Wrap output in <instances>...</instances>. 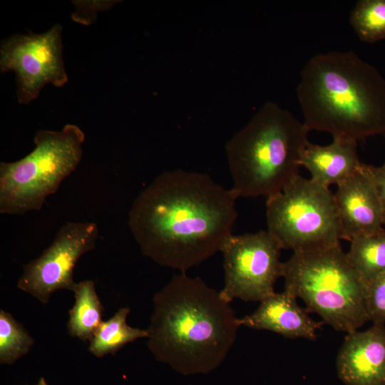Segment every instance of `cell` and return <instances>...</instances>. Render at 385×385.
Returning a JSON list of instances; mask_svg holds the SVG:
<instances>
[{
  "instance_id": "1",
  "label": "cell",
  "mask_w": 385,
  "mask_h": 385,
  "mask_svg": "<svg viewBox=\"0 0 385 385\" xmlns=\"http://www.w3.org/2000/svg\"><path fill=\"white\" fill-rule=\"evenodd\" d=\"M236 200L207 174L166 171L134 200L128 227L145 257L185 272L220 252L237 216Z\"/></svg>"
},
{
  "instance_id": "2",
  "label": "cell",
  "mask_w": 385,
  "mask_h": 385,
  "mask_svg": "<svg viewBox=\"0 0 385 385\" xmlns=\"http://www.w3.org/2000/svg\"><path fill=\"white\" fill-rule=\"evenodd\" d=\"M153 302L147 346L157 361L188 375L209 372L226 359L240 324L220 291L181 272Z\"/></svg>"
},
{
  "instance_id": "3",
  "label": "cell",
  "mask_w": 385,
  "mask_h": 385,
  "mask_svg": "<svg viewBox=\"0 0 385 385\" xmlns=\"http://www.w3.org/2000/svg\"><path fill=\"white\" fill-rule=\"evenodd\" d=\"M297 98L309 132L356 142L385 133V80L353 51L319 53L301 72Z\"/></svg>"
},
{
  "instance_id": "4",
  "label": "cell",
  "mask_w": 385,
  "mask_h": 385,
  "mask_svg": "<svg viewBox=\"0 0 385 385\" xmlns=\"http://www.w3.org/2000/svg\"><path fill=\"white\" fill-rule=\"evenodd\" d=\"M308 132L276 103L262 106L225 145L235 197H267L280 192L299 174Z\"/></svg>"
},
{
  "instance_id": "5",
  "label": "cell",
  "mask_w": 385,
  "mask_h": 385,
  "mask_svg": "<svg viewBox=\"0 0 385 385\" xmlns=\"http://www.w3.org/2000/svg\"><path fill=\"white\" fill-rule=\"evenodd\" d=\"M282 277L284 290L335 330L350 333L369 321L365 286L340 243L293 252L283 263Z\"/></svg>"
},
{
  "instance_id": "6",
  "label": "cell",
  "mask_w": 385,
  "mask_h": 385,
  "mask_svg": "<svg viewBox=\"0 0 385 385\" xmlns=\"http://www.w3.org/2000/svg\"><path fill=\"white\" fill-rule=\"evenodd\" d=\"M85 138L83 131L71 123L61 130H40L28 155L14 162H1L0 213L41 210L46 198L79 165Z\"/></svg>"
},
{
  "instance_id": "7",
  "label": "cell",
  "mask_w": 385,
  "mask_h": 385,
  "mask_svg": "<svg viewBox=\"0 0 385 385\" xmlns=\"http://www.w3.org/2000/svg\"><path fill=\"white\" fill-rule=\"evenodd\" d=\"M267 231L293 252L334 245L341 240L334 194L299 174L267 197Z\"/></svg>"
},
{
  "instance_id": "8",
  "label": "cell",
  "mask_w": 385,
  "mask_h": 385,
  "mask_svg": "<svg viewBox=\"0 0 385 385\" xmlns=\"http://www.w3.org/2000/svg\"><path fill=\"white\" fill-rule=\"evenodd\" d=\"M281 250L267 230L230 235L220 250L225 273L222 297L229 303L237 298L260 302L274 294V283L283 273Z\"/></svg>"
},
{
  "instance_id": "9",
  "label": "cell",
  "mask_w": 385,
  "mask_h": 385,
  "mask_svg": "<svg viewBox=\"0 0 385 385\" xmlns=\"http://www.w3.org/2000/svg\"><path fill=\"white\" fill-rule=\"evenodd\" d=\"M61 34L56 24L44 33L15 34L2 41L0 71L15 73L19 103H31L47 84L61 87L67 83Z\"/></svg>"
},
{
  "instance_id": "10",
  "label": "cell",
  "mask_w": 385,
  "mask_h": 385,
  "mask_svg": "<svg viewBox=\"0 0 385 385\" xmlns=\"http://www.w3.org/2000/svg\"><path fill=\"white\" fill-rule=\"evenodd\" d=\"M98 237L96 222H66L41 255L24 266L18 288L43 304L57 290L73 292L76 265L83 255L95 249Z\"/></svg>"
},
{
  "instance_id": "11",
  "label": "cell",
  "mask_w": 385,
  "mask_h": 385,
  "mask_svg": "<svg viewBox=\"0 0 385 385\" xmlns=\"http://www.w3.org/2000/svg\"><path fill=\"white\" fill-rule=\"evenodd\" d=\"M334 197L342 240L351 241L384 228L381 199L364 163L360 170L337 185Z\"/></svg>"
},
{
  "instance_id": "12",
  "label": "cell",
  "mask_w": 385,
  "mask_h": 385,
  "mask_svg": "<svg viewBox=\"0 0 385 385\" xmlns=\"http://www.w3.org/2000/svg\"><path fill=\"white\" fill-rule=\"evenodd\" d=\"M336 364L345 385H385L384 324L347 333Z\"/></svg>"
},
{
  "instance_id": "13",
  "label": "cell",
  "mask_w": 385,
  "mask_h": 385,
  "mask_svg": "<svg viewBox=\"0 0 385 385\" xmlns=\"http://www.w3.org/2000/svg\"><path fill=\"white\" fill-rule=\"evenodd\" d=\"M240 326L257 330H267L284 337L314 340L317 331L324 324L313 320L297 298L284 290L274 292L260 302L252 314L239 319Z\"/></svg>"
},
{
  "instance_id": "14",
  "label": "cell",
  "mask_w": 385,
  "mask_h": 385,
  "mask_svg": "<svg viewBox=\"0 0 385 385\" xmlns=\"http://www.w3.org/2000/svg\"><path fill=\"white\" fill-rule=\"evenodd\" d=\"M356 142L334 139L331 144L319 145L308 141L303 149L300 165L311 173V179L329 188L346 180L362 167L356 150Z\"/></svg>"
},
{
  "instance_id": "15",
  "label": "cell",
  "mask_w": 385,
  "mask_h": 385,
  "mask_svg": "<svg viewBox=\"0 0 385 385\" xmlns=\"http://www.w3.org/2000/svg\"><path fill=\"white\" fill-rule=\"evenodd\" d=\"M73 292L75 302L68 312V333L72 337H77L83 342L90 341L103 322V307L93 280L76 283Z\"/></svg>"
},
{
  "instance_id": "16",
  "label": "cell",
  "mask_w": 385,
  "mask_h": 385,
  "mask_svg": "<svg viewBox=\"0 0 385 385\" xmlns=\"http://www.w3.org/2000/svg\"><path fill=\"white\" fill-rule=\"evenodd\" d=\"M130 308L121 307L106 321H103L91 339L88 346L91 354L98 358L108 354H115L125 344L141 338H147V329L128 326L126 319Z\"/></svg>"
},
{
  "instance_id": "17",
  "label": "cell",
  "mask_w": 385,
  "mask_h": 385,
  "mask_svg": "<svg viewBox=\"0 0 385 385\" xmlns=\"http://www.w3.org/2000/svg\"><path fill=\"white\" fill-rule=\"evenodd\" d=\"M348 260L366 287L385 272V228L353 238Z\"/></svg>"
},
{
  "instance_id": "18",
  "label": "cell",
  "mask_w": 385,
  "mask_h": 385,
  "mask_svg": "<svg viewBox=\"0 0 385 385\" xmlns=\"http://www.w3.org/2000/svg\"><path fill=\"white\" fill-rule=\"evenodd\" d=\"M350 24L364 42L385 38V0L358 1L350 14Z\"/></svg>"
},
{
  "instance_id": "19",
  "label": "cell",
  "mask_w": 385,
  "mask_h": 385,
  "mask_svg": "<svg viewBox=\"0 0 385 385\" xmlns=\"http://www.w3.org/2000/svg\"><path fill=\"white\" fill-rule=\"evenodd\" d=\"M34 339L13 316L0 310V363L13 364L27 354Z\"/></svg>"
},
{
  "instance_id": "20",
  "label": "cell",
  "mask_w": 385,
  "mask_h": 385,
  "mask_svg": "<svg viewBox=\"0 0 385 385\" xmlns=\"http://www.w3.org/2000/svg\"><path fill=\"white\" fill-rule=\"evenodd\" d=\"M365 305L369 320L385 324V272L366 287Z\"/></svg>"
},
{
  "instance_id": "21",
  "label": "cell",
  "mask_w": 385,
  "mask_h": 385,
  "mask_svg": "<svg viewBox=\"0 0 385 385\" xmlns=\"http://www.w3.org/2000/svg\"><path fill=\"white\" fill-rule=\"evenodd\" d=\"M365 169L378 190L383 207L384 227L385 228V163L380 166L365 164Z\"/></svg>"
},
{
  "instance_id": "22",
  "label": "cell",
  "mask_w": 385,
  "mask_h": 385,
  "mask_svg": "<svg viewBox=\"0 0 385 385\" xmlns=\"http://www.w3.org/2000/svg\"><path fill=\"white\" fill-rule=\"evenodd\" d=\"M36 385H47L46 381L43 377H41Z\"/></svg>"
}]
</instances>
